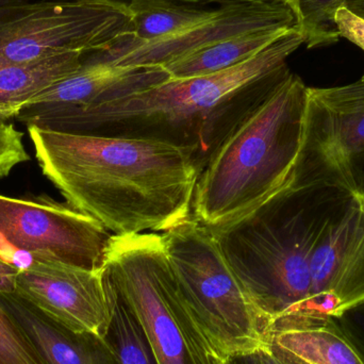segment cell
<instances>
[{
  "label": "cell",
  "instance_id": "7402d4cb",
  "mask_svg": "<svg viewBox=\"0 0 364 364\" xmlns=\"http://www.w3.org/2000/svg\"><path fill=\"white\" fill-rule=\"evenodd\" d=\"M335 26L338 34L348 38L364 51V18L355 14L346 6H340L335 14Z\"/></svg>",
  "mask_w": 364,
  "mask_h": 364
},
{
  "label": "cell",
  "instance_id": "ac0fdd59",
  "mask_svg": "<svg viewBox=\"0 0 364 364\" xmlns=\"http://www.w3.org/2000/svg\"><path fill=\"white\" fill-rule=\"evenodd\" d=\"M218 9H197L181 6H154L130 15L134 30L130 40H160L174 36L211 17Z\"/></svg>",
  "mask_w": 364,
  "mask_h": 364
},
{
  "label": "cell",
  "instance_id": "277c9868",
  "mask_svg": "<svg viewBox=\"0 0 364 364\" xmlns=\"http://www.w3.org/2000/svg\"><path fill=\"white\" fill-rule=\"evenodd\" d=\"M354 200L331 186L286 188L247 218L213 232L233 271L276 323L311 316L312 254L329 223Z\"/></svg>",
  "mask_w": 364,
  "mask_h": 364
},
{
  "label": "cell",
  "instance_id": "e0dca14e",
  "mask_svg": "<svg viewBox=\"0 0 364 364\" xmlns=\"http://www.w3.org/2000/svg\"><path fill=\"white\" fill-rule=\"evenodd\" d=\"M289 30H260L239 34L176 60L164 68L171 79L194 78L223 72L258 55Z\"/></svg>",
  "mask_w": 364,
  "mask_h": 364
},
{
  "label": "cell",
  "instance_id": "52a82bcc",
  "mask_svg": "<svg viewBox=\"0 0 364 364\" xmlns=\"http://www.w3.org/2000/svg\"><path fill=\"white\" fill-rule=\"evenodd\" d=\"M331 186L364 210V81L309 87L301 147L288 188Z\"/></svg>",
  "mask_w": 364,
  "mask_h": 364
},
{
  "label": "cell",
  "instance_id": "ffe728a7",
  "mask_svg": "<svg viewBox=\"0 0 364 364\" xmlns=\"http://www.w3.org/2000/svg\"><path fill=\"white\" fill-rule=\"evenodd\" d=\"M107 339L114 348L119 364H157L140 325L119 294Z\"/></svg>",
  "mask_w": 364,
  "mask_h": 364
},
{
  "label": "cell",
  "instance_id": "d6986e66",
  "mask_svg": "<svg viewBox=\"0 0 364 364\" xmlns=\"http://www.w3.org/2000/svg\"><path fill=\"white\" fill-rule=\"evenodd\" d=\"M296 15L299 31L308 48L327 46L339 40L335 14L342 0H287Z\"/></svg>",
  "mask_w": 364,
  "mask_h": 364
},
{
  "label": "cell",
  "instance_id": "5bb4252c",
  "mask_svg": "<svg viewBox=\"0 0 364 364\" xmlns=\"http://www.w3.org/2000/svg\"><path fill=\"white\" fill-rule=\"evenodd\" d=\"M2 297L47 364H119L108 339L79 333L45 316L15 292Z\"/></svg>",
  "mask_w": 364,
  "mask_h": 364
},
{
  "label": "cell",
  "instance_id": "7a4b0ae2",
  "mask_svg": "<svg viewBox=\"0 0 364 364\" xmlns=\"http://www.w3.org/2000/svg\"><path fill=\"white\" fill-rule=\"evenodd\" d=\"M305 43L299 27L293 28L258 55L229 70L188 79H168L85 108L49 113L27 126L55 132L108 136H146L186 144L196 153L220 119L223 110H250L279 87L292 73L287 60ZM197 155V154H196Z\"/></svg>",
  "mask_w": 364,
  "mask_h": 364
},
{
  "label": "cell",
  "instance_id": "30bf717a",
  "mask_svg": "<svg viewBox=\"0 0 364 364\" xmlns=\"http://www.w3.org/2000/svg\"><path fill=\"white\" fill-rule=\"evenodd\" d=\"M295 27H299L296 15L287 0L246 2L218 9L209 18L174 36L145 42L126 36L85 58L122 68H164L176 60L239 34Z\"/></svg>",
  "mask_w": 364,
  "mask_h": 364
},
{
  "label": "cell",
  "instance_id": "7c38bea8",
  "mask_svg": "<svg viewBox=\"0 0 364 364\" xmlns=\"http://www.w3.org/2000/svg\"><path fill=\"white\" fill-rule=\"evenodd\" d=\"M311 316L338 318L364 301V210L356 200L338 214L314 248Z\"/></svg>",
  "mask_w": 364,
  "mask_h": 364
},
{
  "label": "cell",
  "instance_id": "2e32d148",
  "mask_svg": "<svg viewBox=\"0 0 364 364\" xmlns=\"http://www.w3.org/2000/svg\"><path fill=\"white\" fill-rule=\"evenodd\" d=\"M85 53H58L50 57L0 68V113L16 117L23 105L82 66Z\"/></svg>",
  "mask_w": 364,
  "mask_h": 364
},
{
  "label": "cell",
  "instance_id": "8992f818",
  "mask_svg": "<svg viewBox=\"0 0 364 364\" xmlns=\"http://www.w3.org/2000/svg\"><path fill=\"white\" fill-rule=\"evenodd\" d=\"M104 267L140 325L157 364L220 363L182 310L161 235H112Z\"/></svg>",
  "mask_w": 364,
  "mask_h": 364
},
{
  "label": "cell",
  "instance_id": "cb8c5ba5",
  "mask_svg": "<svg viewBox=\"0 0 364 364\" xmlns=\"http://www.w3.org/2000/svg\"><path fill=\"white\" fill-rule=\"evenodd\" d=\"M218 364H307L295 360L279 352L275 348H265L257 350L250 354L230 356L223 359Z\"/></svg>",
  "mask_w": 364,
  "mask_h": 364
},
{
  "label": "cell",
  "instance_id": "ba28073f",
  "mask_svg": "<svg viewBox=\"0 0 364 364\" xmlns=\"http://www.w3.org/2000/svg\"><path fill=\"white\" fill-rule=\"evenodd\" d=\"M125 11L92 1H48L0 12V68L78 51L89 55L129 36Z\"/></svg>",
  "mask_w": 364,
  "mask_h": 364
},
{
  "label": "cell",
  "instance_id": "44dd1931",
  "mask_svg": "<svg viewBox=\"0 0 364 364\" xmlns=\"http://www.w3.org/2000/svg\"><path fill=\"white\" fill-rule=\"evenodd\" d=\"M0 364H47L0 291Z\"/></svg>",
  "mask_w": 364,
  "mask_h": 364
},
{
  "label": "cell",
  "instance_id": "4316f807",
  "mask_svg": "<svg viewBox=\"0 0 364 364\" xmlns=\"http://www.w3.org/2000/svg\"><path fill=\"white\" fill-rule=\"evenodd\" d=\"M361 80H363L364 81V75L363 76V78H361Z\"/></svg>",
  "mask_w": 364,
  "mask_h": 364
},
{
  "label": "cell",
  "instance_id": "4fadbf2b",
  "mask_svg": "<svg viewBox=\"0 0 364 364\" xmlns=\"http://www.w3.org/2000/svg\"><path fill=\"white\" fill-rule=\"evenodd\" d=\"M168 79L170 76L164 68H122L85 58L77 72L23 105L15 119L28 125L42 115L85 108L159 85Z\"/></svg>",
  "mask_w": 364,
  "mask_h": 364
},
{
  "label": "cell",
  "instance_id": "603a6c76",
  "mask_svg": "<svg viewBox=\"0 0 364 364\" xmlns=\"http://www.w3.org/2000/svg\"><path fill=\"white\" fill-rule=\"evenodd\" d=\"M335 318L364 359V301Z\"/></svg>",
  "mask_w": 364,
  "mask_h": 364
},
{
  "label": "cell",
  "instance_id": "6da1fadb",
  "mask_svg": "<svg viewBox=\"0 0 364 364\" xmlns=\"http://www.w3.org/2000/svg\"><path fill=\"white\" fill-rule=\"evenodd\" d=\"M27 130L43 175L112 235L164 232L190 218L200 170L188 147L146 136Z\"/></svg>",
  "mask_w": 364,
  "mask_h": 364
},
{
  "label": "cell",
  "instance_id": "9a60e30c",
  "mask_svg": "<svg viewBox=\"0 0 364 364\" xmlns=\"http://www.w3.org/2000/svg\"><path fill=\"white\" fill-rule=\"evenodd\" d=\"M272 346L307 364H364L354 344L331 316H301L276 323Z\"/></svg>",
  "mask_w": 364,
  "mask_h": 364
},
{
  "label": "cell",
  "instance_id": "3957f363",
  "mask_svg": "<svg viewBox=\"0 0 364 364\" xmlns=\"http://www.w3.org/2000/svg\"><path fill=\"white\" fill-rule=\"evenodd\" d=\"M308 89L291 74L214 147L192 208L212 232L247 218L288 188L303 136Z\"/></svg>",
  "mask_w": 364,
  "mask_h": 364
},
{
  "label": "cell",
  "instance_id": "8fae6325",
  "mask_svg": "<svg viewBox=\"0 0 364 364\" xmlns=\"http://www.w3.org/2000/svg\"><path fill=\"white\" fill-rule=\"evenodd\" d=\"M14 292L75 333L108 337L117 293L105 267L90 271L40 259L29 269L18 271Z\"/></svg>",
  "mask_w": 364,
  "mask_h": 364
},
{
  "label": "cell",
  "instance_id": "5b68a950",
  "mask_svg": "<svg viewBox=\"0 0 364 364\" xmlns=\"http://www.w3.org/2000/svg\"><path fill=\"white\" fill-rule=\"evenodd\" d=\"M182 310L218 361L272 348L276 318L241 282L195 218L162 233Z\"/></svg>",
  "mask_w": 364,
  "mask_h": 364
},
{
  "label": "cell",
  "instance_id": "9c48e42d",
  "mask_svg": "<svg viewBox=\"0 0 364 364\" xmlns=\"http://www.w3.org/2000/svg\"><path fill=\"white\" fill-rule=\"evenodd\" d=\"M112 235L91 216L46 195L0 194V244L73 267L104 269Z\"/></svg>",
  "mask_w": 364,
  "mask_h": 364
},
{
  "label": "cell",
  "instance_id": "d4e9b609",
  "mask_svg": "<svg viewBox=\"0 0 364 364\" xmlns=\"http://www.w3.org/2000/svg\"><path fill=\"white\" fill-rule=\"evenodd\" d=\"M18 269L0 261V291L14 292V282Z\"/></svg>",
  "mask_w": 364,
  "mask_h": 364
},
{
  "label": "cell",
  "instance_id": "484cf974",
  "mask_svg": "<svg viewBox=\"0 0 364 364\" xmlns=\"http://www.w3.org/2000/svg\"><path fill=\"white\" fill-rule=\"evenodd\" d=\"M342 6L364 18V0H342Z\"/></svg>",
  "mask_w": 364,
  "mask_h": 364
}]
</instances>
